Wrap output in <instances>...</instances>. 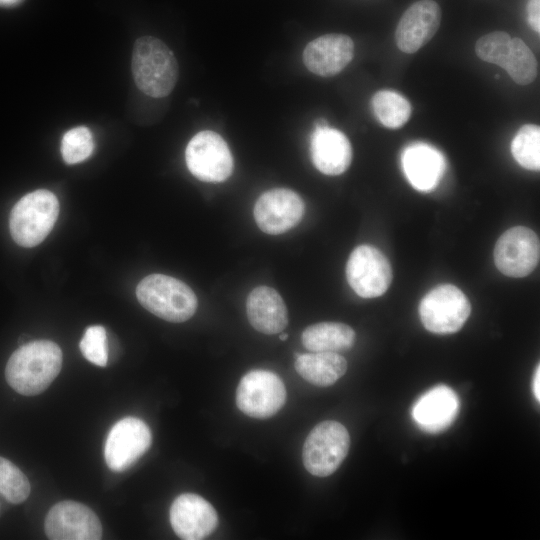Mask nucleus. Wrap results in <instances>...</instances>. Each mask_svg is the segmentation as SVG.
Listing matches in <instances>:
<instances>
[{
	"instance_id": "nucleus-1",
	"label": "nucleus",
	"mask_w": 540,
	"mask_h": 540,
	"mask_svg": "<svg viewBox=\"0 0 540 540\" xmlns=\"http://www.w3.org/2000/svg\"><path fill=\"white\" fill-rule=\"evenodd\" d=\"M62 366V351L50 340H36L22 345L10 356L5 378L17 393L35 396L45 391Z\"/></svg>"
},
{
	"instance_id": "nucleus-2",
	"label": "nucleus",
	"mask_w": 540,
	"mask_h": 540,
	"mask_svg": "<svg viewBox=\"0 0 540 540\" xmlns=\"http://www.w3.org/2000/svg\"><path fill=\"white\" fill-rule=\"evenodd\" d=\"M131 70L139 90L154 98L169 95L179 74L174 53L163 41L153 36H142L135 41Z\"/></svg>"
},
{
	"instance_id": "nucleus-3",
	"label": "nucleus",
	"mask_w": 540,
	"mask_h": 540,
	"mask_svg": "<svg viewBox=\"0 0 540 540\" xmlns=\"http://www.w3.org/2000/svg\"><path fill=\"white\" fill-rule=\"evenodd\" d=\"M140 304L155 316L174 323L190 319L197 309V297L184 282L163 274L143 278L136 288Z\"/></svg>"
},
{
	"instance_id": "nucleus-4",
	"label": "nucleus",
	"mask_w": 540,
	"mask_h": 540,
	"mask_svg": "<svg viewBox=\"0 0 540 540\" xmlns=\"http://www.w3.org/2000/svg\"><path fill=\"white\" fill-rule=\"evenodd\" d=\"M58 214L59 202L52 192L45 189L30 192L10 212V234L18 245L34 247L50 233Z\"/></svg>"
},
{
	"instance_id": "nucleus-5",
	"label": "nucleus",
	"mask_w": 540,
	"mask_h": 540,
	"mask_svg": "<svg viewBox=\"0 0 540 540\" xmlns=\"http://www.w3.org/2000/svg\"><path fill=\"white\" fill-rule=\"evenodd\" d=\"M350 436L345 426L327 420L317 424L308 434L302 451L306 470L317 477L334 473L346 458Z\"/></svg>"
},
{
	"instance_id": "nucleus-6",
	"label": "nucleus",
	"mask_w": 540,
	"mask_h": 540,
	"mask_svg": "<svg viewBox=\"0 0 540 540\" xmlns=\"http://www.w3.org/2000/svg\"><path fill=\"white\" fill-rule=\"evenodd\" d=\"M471 312L466 295L451 284L438 285L421 300L419 315L423 326L436 334L455 333Z\"/></svg>"
},
{
	"instance_id": "nucleus-7",
	"label": "nucleus",
	"mask_w": 540,
	"mask_h": 540,
	"mask_svg": "<svg viewBox=\"0 0 540 540\" xmlns=\"http://www.w3.org/2000/svg\"><path fill=\"white\" fill-rule=\"evenodd\" d=\"M185 160L191 174L204 182H223L233 171V157L226 141L210 130L200 131L191 138Z\"/></svg>"
},
{
	"instance_id": "nucleus-8",
	"label": "nucleus",
	"mask_w": 540,
	"mask_h": 540,
	"mask_svg": "<svg viewBox=\"0 0 540 540\" xmlns=\"http://www.w3.org/2000/svg\"><path fill=\"white\" fill-rule=\"evenodd\" d=\"M286 397V388L277 374L257 369L241 378L236 391V404L249 417L265 419L284 406Z\"/></svg>"
},
{
	"instance_id": "nucleus-9",
	"label": "nucleus",
	"mask_w": 540,
	"mask_h": 540,
	"mask_svg": "<svg viewBox=\"0 0 540 540\" xmlns=\"http://www.w3.org/2000/svg\"><path fill=\"white\" fill-rule=\"evenodd\" d=\"M350 287L363 298H375L386 292L392 280L388 259L371 245L356 247L346 265Z\"/></svg>"
},
{
	"instance_id": "nucleus-10",
	"label": "nucleus",
	"mask_w": 540,
	"mask_h": 540,
	"mask_svg": "<svg viewBox=\"0 0 540 540\" xmlns=\"http://www.w3.org/2000/svg\"><path fill=\"white\" fill-rule=\"evenodd\" d=\"M151 442L150 428L143 420L136 417L119 420L105 442L107 466L116 472L128 469L149 449Z\"/></svg>"
},
{
	"instance_id": "nucleus-11",
	"label": "nucleus",
	"mask_w": 540,
	"mask_h": 540,
	"mask_svg": "<svg viewBox=\"0 0 540 540\" xmlns=\"http://www.w3.org/2000/svg\"><path fill=\"white\" fill-rule=\"evenodd\" d=\"M540 243L529 228L516 226L505 231L496 242L494 261L499 271L510 277H524L538 265Z\"/></svg>"
},
{
	"instance_id": "nucleus-12",
	"label": "nucleus",
	"mask_w": 540,
	"mask_h": 540,
	"mask_svg": "<svg viewBox=\"0 0 540 540\" xmlns=\"http://www.w3.org/2000/svg\"><path fill=\"white\" fill-rule=\"evenodd\" d=\"M45 533L52 540H98L102 527L97 515L75 501L55 504L45 518Z\"/></svg>"
},
{
	"instance_id": "nucleus-13",
	"label": "nucleus",
	"mask_w": 540,
	"mask_h": 540,
	"mask_svg": "<svg viewBox=\"0 0 540 540\" xmlns=\"http://www.w3.org/2000/svg\"><path fill=\"white\" fill-rule=\"evenodd\" d=\"M304 211V202L296 192L275 188L257 199L253 213L260 230L278 235L295 227L303 218Z\"/></svg>"
},
{
	"instance_id": "nucleus-14",
	"label": "nucleus",
	"mask_w": 540,
	"mask_h": 540,
	"mask_svg": "<svg viewBox=\"0 0 540 540\" xmlns=\"http://www.w3.org/2000/svg\"><path fill=\"white\" fill-rule=\"evenodd\" d=\"M169 516L173 531L183 540L205 539L218 524L214 507L193 493L179 495L170 507Z\"/></svg>"
},
{
	"instance_id": "nucleus-15",
	"label": "nucleus",
	"mask_w": 540,
	"mask_h": 540,
	"mask_svg": "<svg viewBox=\"0 0 540 540\" xmlns=\"http://www.w3.org/2000/svg\"><path fill=\"white\" fill-rule=\"evenodd\" d=\"M441 22V9L433 0L413 3L401 16L395 31L397 47L404 53H414L428 43Z\"/></svg>"
},
{
	"instance_id": "nucleus-16",
	"label": "nucleus",
	"mask_w": 540,
	"mask_h": 540,
	"mask_svg": "<svg viewBox=\"0 0 540 540\" xmlns=\"http://www.w3.org/2000/svg\"><path fill=\"white\" fill-rule=\"evenodd\" d=\"M353 56L352 39L345 34L331 33L319 36L306 45L303 63L310 72L329 77L340 73Z\"/></svg>"
},
{
	"instance_id": "nucleus-17",
	"label": "nucleus",
	"mask_w": 540,
	"mask_h": 540,
	"mask_svg": "<svg viewBox=\"0 0 540 540\" xmlns=\"http://www.w3.org/2000/svg\"><path fill=\"white\" fill-rule=\"evenodd\" d=\"M458 410L457 394L450 387L440 384L417 399L412 407L411 415L421 430L438 433L454 422Z\"/></svg>"
},
{
	"instance_id": "nucleus-18",
	"label": "nucleus",
	"mask_w": 540,
	"mask_h": 540,
	"mask_svg": "<svg viewBox=\"0 0 540 540\" xmlns=\"http://www.w3.org/2000/svg\"><path fill=\"white\" fill-rule=\"evenodd\" d=\"M311 160L321 173L340 175L352 161V147L347 136L328 125L315 126L310 139Z\"/></svg>"
},
{
	"instance_id": "nucleus-19",
	"label": "nucleus",
	"mask_w": 540,
	"mask_h": 540,
	"mask_svg": "<svg viewBox=\"0 0 540 540\" xmlns=\"http://www.w3.org/2000/svg\"><path fill=\"white\" fill-rule=\"evenodd\" d=\"M401 163L410 184L422 192L433 190L446 168L443 155L425 143L408 146L402 153Z\"/></svg>"
},
{
	"instance_id": "nucleus-20",
	"label": "nucleus",
	"mask_w": 540,
	"mask_h": 540,
	"mask_svg": "<svg viewBox=\"0 0 540 540\" xmlns=\"http://www.w3.org/2000/svg\"><path fill=\"white\" fill-rule=\"evenodd\" d=\"M251 326L267 335L277 334L288 324L287 308L280 294L268 286L254 288L246 300Z\"/></svg>"
},
{
	"instance_id": "nucleus-21",
	"label": "nucleus",
	"mask_w": 540,
	"mask_h": 540,
	"mask_svg": "<svg viewBox=\"0 0 540 540\" xmlns=\"http://www.w3.org/2000/svg\"><path fill=\"white\" fill-rule=\"evenodd\" d=\"M295 370L309 383L326 387L346 373L347 361L335 352L296 354Z\"/></svg>"
},
{
	"instance_id": "nucleus-22",
	"label": "nucleus",
	"mask_w": 540,
	"mask_h": 540,
	"mask_svg": "<svg viewBox=\"0 0 540 540\" xmlns=\"http://www.w3.org/2000/svg\"><path fill=\"white\" fill-rule=\"evenodd\" d=\"M302 344L311 352H340L350 349L354 330L339 322H321L308 326L302 333Z\"/></svg>"
},
{
	"instance_id": "nucleus-23",
	"label": "nucleus",
	"mask_w": 540,
	"mask_h": 540,
	"mask_svg": "<svg viewBox=\"0 0 540 540\" xmlns=\"http://www.w3.org/2000/svg\"><path fill=\"white\" fill-rule=\"evenodd\" d=\"M372 108L377 120L391 129L402 127L411 115L410 102L392 90H381L375 93L372 98Z\"/></svg>"
},
{
	"instance_id": "nucleus-24",
	"label": "nucleus",
	"mask_w": 540,
	"mask_h": 540,
	"mask_svg": "<svg viewBox=\"0 0 540 540\" xmlns=\"http://www.w3.org/2000/svg\"><path fill=\"white\" fill-rule=\"evenodd\" d=\"M503 69L520 85L532 83L538 74L537 60L525 42L513 37L511 48Z\"/></svg>"
},
{
	"instance_id": "nucleus-25",
	"label": "nucleus",
	"mask_w": 540,
	"mask_h": 540,
	"mask_svg": "<svg viewBox=\"0 0 540 540\" xmlns=\"http://www.w3.org/2000/svg\"><path fill=\"white\" fill-rule=\"evenodd\" d=\"M511 153L523 168L533 171L540 169V127L523 125L511 142Z\"/></svg>"
},
{
	"instance_id": "nucleus-26",
	"label": "nucleus",
	"mask_w": 540,
	"mask_h": 540,
	"mask_svg": "<svg viewBox=\"0 0 540 540\" xmlns=\"http://www.w3.org/2000/svg\"><path fill=\"white\" fill-rule=\"evenodd\" d=\"M0 494L13 504L25 501L30 494L28 478L16 465L3 457H0Z\"/></svg>"
},
{
	"instance_id": "nucleus-27",
	"label": "nucleus",
	"mask_w": 540,
	"mask_h": 540,
	"mask_svg": "<svg viewBox=\"0 0 540 540\" xmlns=\"http://www.w3.org/2000/svg\"><path fill=\"white\" fill-rule=\"evenodd\" d=\"M93 149V136L87 127L78 126L63 135L61 154L67 164H76L86 160Z\"/></svg>"
},
{
	"instance_id": "nucleus-28",
	"label": "nucleus",
	"mask_w": 540,
	"mask_h": 540,
	"mask_svg": "<svg viewBox=\"0 0 540 540\" xmlns=\"http://www.w3.org/2000/svg\"><path fill=\"white\" fill-rule=\"evenodd\" d=\"M511 41L512 37L506 32H491L477 40L475 52L481 60L503 68L510 52Z\"/></svg>"
},
{
	"instance_id": "nucleus-29",
	"label": "nucleus",
	"mask_w": 540,
	"mask_h": 540,
	"mask_svg": "<svg viewBox=\"0 0 540 540\" xmlns=\"http://www.w3.org/2000/svg\"><path fill=\"white\" fill-rule=\"evenodd\" d=\"M83 356L91 363L104 367L107 365L106 330L103 326L94 325L86 329L80 344Z\"/></svg>"
},
{
	"instance_id": "nucleus-30",
	"label": "nucleus",
	"mask_w": 540,
	"mask_h": 540,
	"mask_svg": "<svg viewBox=\"0 0 540 540\" xmlns=\"http://www.w3.org/2000/svg\"><path fill=\"white\" fill-rule=\"evenodd\" d=\"M527 19L531 28L540 32V0H528L527 2Z\"/></svg>"
},
{
	"instance_id": "nucleus-31",
	"label": "nucleus",
	"mask_w": 540,
	"mask_h": 540,
	"mask_svg": "<svg viewBox=\"0 0 540 540\" xmlns=\"http://www.w3.org/2000/svg\"><path fill=\"white\" fill-rule=\"evenodd\" d=\"M532 388H533L534 397L539 402L540 401V367L539 365L537 366L534 373Z\"/></svg>"
},
{
	"instance_id": "nucleus-32",
	"label": "nucleus",
	"mask_w": 540,
	"mask_h": 540,
	"mask_svg": "<svg viewBox=\"0 0 540 540\" xmlns=\"http://www.w3.org/2000/svg\"><path fill=\"white\" fill-rule=\"evenodd\" d=\"M22 0H0V6L10 7L20 3Z\"/></svg>"
},
{
	"instance_id": "nucleus-33",
	"label": "nucleus",
	"mask_w": 540,
	"mask_h": 540,
	"mask_svg": "<svg viewBox=\"0 0 540 540\" xmlns=\"http://www.w3.org/2000/svg\"><path fill=\"white\" fill-rule=\"evenodd\" d=\"M279 339H280L281 341L287 340V339H288V334H280V335H279Z\"/></svg>"
}]
</instances>
